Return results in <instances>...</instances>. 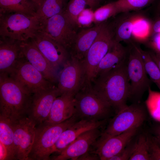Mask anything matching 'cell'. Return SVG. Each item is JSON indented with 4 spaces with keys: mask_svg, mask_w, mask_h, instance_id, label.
<instances>
[{
    "mask_svg": "<svg viewBox=\"0 0 160 160\" xmlns=\"http://www.w3.org/2000/svg\"><path fill=\"white\" fill-rule=\"evenodd\" d=\"M21 41L0 38V75H8L17 62L23 56Z\"/></svg>",
    "mask_w": 160,
    "mask_h": 160,
    "instance_id": "cell-19",
    "label": "cell"
},
{
    "mask_svg": "<svg viewBox=\"0 0 160 160\" xmlns=\"http://www.w3.org/2000/svg\"><path fill=\"white\" fill-rule=\"evenodd\" d=\"M0 143L7 149L12 159L15 160L14 130L12 122L0 116Z\"/></svg>",
    "mask_w": 160,
    "mask_h": 160,
    "instance_id": "cell-26",
    "label": "cell"
},
{
    "mask_svg": "<svg viewBox=\"0 0 160 160\" xmlns=\"http://www.w3.org/2000/svg\"><path fill=\"white\" fill-rule=\"evenodd\" d=\"M125 15L117 17L111 23L114 34V40L118 42L124 41L129 44L133 41L132 39L133 26L137 16Z\"/></svg>",
    "mask_w": 160,
    "mask_h": 160,
    "instance_id": "cell-23",
    "label": "cell"
},
{
    "mask_svg": "<svg viewBox=\"0 0 160 160\" xmlns=\"http://www.w3.org/2000/svg\"><path fill=\"white\" fill-rule=\"evenodd\" d=\"M106 120H78L61 133L51 151L50 156L53 154L55 155L60 153L84 132L92 129L101 127Z\"/></svg>",
    "mask_w": 160,
    "mask_h": 160,
    "instance_id": "cell-18",
    "label": "cell"
},
{
    "mask_svg": "<svg viewBox=\"0 0 160 160\" xmlns=\"http://www.w3.org/2000/svg\"><path fill=\"white\" fill-rule=\"evenodd\" d=\"M152 34L160 33V16L152 24Z\"/></svg>",
    "mask_w": 160,
    "mask_h": 160,
    "instance_id": "cell-41",
    "label": "cell"
},
{
    "mask_svg": "<svg viewBox=\"0 0 160 160\" xmlns=\"http://www.w3.org/2000/svg\"><path fill=\"white\" fill-rule=\"evenodd\" d=\"M128 50V47L124 46L120 42L114 40L97 67L94 79L125 63L127 59Z\"/></svg>",
    "mask_w": 160,
    "mask_h": 160,
    "instance_id": "cell-20",
    "label": "cell"
},
{
    "mask_svg": "<svg viewBox=\"0 0 160 160\" xmlns=\"http://www.w3.org/2000/svg\"><path fill=\"white\" fill-rule=\"evenodd\" d=\"M21 47L24 56L31 65L47 80L53 84L57 82V70L49 62L31 39L22 41Z\"/></svg>",
    "mask_w": 160,
    "mask_h": 160,
    "instance_id": "cell-17",
    "label": "cell"
},
{
    "mask_svg": "<svg viewBox=\"0 0 160 160\" xmlns=\"http://www.w3.org/2000/svg\"><path fill=\"white\" fill-rule=\"evenodd\" d=\"M146 134L149 160H160V147L150 132Z\"/></svg>",
    "mask_w": 160,
    "mask_h": 160,
    "instance_id": "cell-35",
    "label": "cell"
},
{
    "mask_svg": "<svg viewBox=\"0 0 160 160\" xmlns=\"http://www.w3.org/2000/svg\"><path fill=\"white\" fill-rule=\"evenodd\" d=\"M128 47L127 68L130 85L129 99L133 100L134 103L140 102L143 94L150 87V81L136 44L133 42Z\"/></svg>",
    "mask_w": 160,
    "mask_h": 160,
    "instance_id": "cell-8",
    "label": "cell"
},
{
    "mask_svg": "<svg viewBox=\"0 0 160 160\" xmlns=\"http://www.w3.org/2000/svg\"><path fill=\"white\" fill-rule=\"evenodd\" d=\"M60 95L57 86L55 85L32 95L27 116L36 126L46 121L54 100Z\"/></svg>",
    "mask_w": 160,
    "mask_h": 160,
    "instance_id": "cell-14",
    "label": "cell"
},
{
    "mask_svg": "<svg viewBox=\"0 0 160 160\" xmlns=\"http://www.w3.org/2000/svg\"><path fill=\"white\" fill-rule=\"evenodd\" d=\"M74 114L59 124L43 123L36 126L34 141L28 160H50V152L63 132L79 120Z\"/></svg>",
    "mask_w": 160,
    "mask_h": 160,
    "instance_id": "cell-5",
    "label": "cell"
},
{
    "mask_svg": "<svg viewBox=\"0 0 160 160\" xmlns=\"http://www.w3.org/2000/svg\"><path fill=\"white\" fill-rule=\"evenodd\" d=\"M105 22L95 24L89 28H83L77 33L69 51L70 57L81 60L95 41Z\"/></svg>",
    "mask_w": 160,
    "mask_h": 160,
    "instance_id": "cell-22",
    "label": "cell"
},
{
    "mask_svg": "<svg viewBox=\"0 0 160 160\" xmlns=\"http://www.w3.org/2000/svg\"><path fill=\"white\" fill-rule=\"evenodd\" d=\"M36 11L29 0H0V14L20 13L35 15Z\"/></svg>",
    "mask_w": 160,
    "mask_h": 160,
    "instance_id": "cell-24",
    "label": "cell"
},
{
    "mask_svg": "<svg viewBox=\"0 0 160 160\" xmlns=\"http://www.w3.org/2000/svg\"><path fill=\"white\" fill-rule=\"evenodd\" d=\"M147 29L152 30V24L149 23L148 20L144 18H138L137 17L134 23L133 31L132 38L134 36L138 37L137 39L139 42H141V37L143 36L144 42L145 43V40L143 36L144 34H146L144 32L148 31L152 32L151 31L147 30Z\"/></svg>",
    "mask_w": 160,
    "mask_h": 160,
    "instance_id": "cell-33",
    "label": "cell"
},
{
    "mask_svg": "<svg viewBox=\"0 0 160 160\" xmlns=\"http://www.w3.org/2000/svg\"><path fill=\"white\" fill-rule=\"evenodd\" d=\"M58 75V89L61 95H75L84 86L85 74L81 61L70 57L63 66Z\"/></svg>",
    "mask_w": 160,
    "mask_h": 160,
    "instance_id": "cell-10",
    "label": "cell"
},
{
    "mask_svg": "<svg viewBox=\"0 0 160 160\" xmlns=\"http://www.w3.org/2000/svg\"><path fill=\"white\" fill-rule=\"evenodd\" d=\"M68 0H45L36 14L42 25L50 17L64 12Z\"/></svg>",
    "mask_w": 160,
    "mask_h": 160,
    "instance_id": "cell-25",
    "label": "cell"
},
{
    "mask_svg": "<svg viewBox=\"0 0 160 160\" xmlns=\"http://www.w3.org/2000/svg\"><path fill=\"white\" fill-rule=\"evenodd\" d=\"M74 95L64 93L57 97L53 103L48 119L43 123L57 124L72 117L75 113Z\"/></svg>",
    "mask_w": 160,
    "mask_h": 160,
    "instance_id": "cell-21",
    "label": "cell"
},
{
    "mask_svg": "<svg viewBox=\"0 0 160 160\" xmlns=\"http://www.w3.org/2000/svg\"><path fill=\"white\" fill-rule=\"evenodd\" d=\"M118 14L114 1L97 8L94 12V23L95 24L106 22L111 17Z\"/></svg>",
    "mask_w": 160,
    "mask_h": 160,
    "instance_id": "cell-32",
    "label": "cell"
},
{
    "mask_svg": "<svg viewBox=\"0 0 160 160\" xmlns=\"http://www.w3.org/2000/svg\"><path fill=\"white\" fill-rule=\"evenodd\" d=\"M94 12L91 8H85L79 14L77 19V26L83 28L92 26L94 23Z\"/></svg>",
    "mask_w": 160,
    "mask_h": 160,
    "instance_id": "cell-34",
    "label": "cell"
},
{
    "mask_svg": "<svg viewBox=\"0 0 160 160\" xmlns=\"http://www.w3.org/2000/svg\"><path fill=\"white\" fill-rule=\"evenodd\" d=\"M31 95L7 75H0V116L15 122L26 116Z\"/></svg>",
    "mask_w": 160,
    "mask_h": 160,
    "instance_id": "cell-2",
    "label": "cell"
},
{
    "mask_svg": "<svg viewBox=\"0 0 160 160\" xmlns=\"http://www.w3.org/2000/svg\"><path fill=\"white\" fill-rule=\"evenodd\" d=\"M114 40L111 23L106 22L84 58L81 60L85 74L84 85L92 86L96 69Z\"/></svg>",
    "mask_w": 160,
    "mask_h": 160,
    "instance_id": "cell-7",
    "label": "cell"
},
{
    "mask_svg": "<svg viewBox=\"0 0 160 160\" xmlns=\"http://www.w3.org/2000/svg\"><path fill=\"white\" fill-rule=\"evenodd\" d=\"M148 96L145 103L148 111L154 120L160 122V92L148 89Z\"/></svg>",
    "mask_w": 160,
    "mask_h": 160,
    "instance_id": "cell-29",
    "label": "cell"
},
{
    "mask_svg": "<svg viewBox=\"0 0 160 160\" xmlns=\"http://www.w3.org/2000/svg\"><path fill=\"white\" fill-rule=\"evenodd\" d=\"M132 140L120 152L111 157L109 160H129L132 153L135 141Z\"/></svg>",
    "mask_w": 160,
    "mask_h": 160,
    "instance_id": "cell-36",
    "label": "cell"
},
{
    "mask_svg": "<svg viewBox=\"0 0 160 160\" xmlns=\"http://www.w3.org/2000/svg\"><path fill=\"white\" fill-rule=\"evenodd\" d=\"M75 114L79 120L100 121L107 120L114 111L98 96L92 86L84 85L74 95Z\"/></svg>",
    "mask_w": 160,
    "mask_h": 160,
    "instance_id": "cell-4",
    "label": "cell"
},
{
    "mask_svg": "<svg viewBox=\"0 0 160 160\" xmlns=\"http://www.w3.org/2000/svg\"><path fill=\"white\" fill-rule=\"evenodd\" d=\"M136 46L142 58L147 74L160 90V69L159 68L148 51L143 50L136 44Z\"/></svg>",
    "mask_w": 160,
    "mask_h": 160,
    "instance_id": "cell-27",
    "label": "cell"
},
{
    "mask_svg": "<svg viewBox=\"0 0 160 160\" xmlns=\"http://www.w3.org/2000/svg\"><path fill=\"white\" fill-rule=\"evenodd\" d=\"M140 102L127 105L111 119L99 137L104 139L134 128H139L146 120L147 111Z\"/></svg>",
    "mask_w": 160,
    "mask_h": 160,
    "instance_id": "cell-6",
    "label": "cell"
},
{
    "mask_svg": "<svg viewBox=\"0 0 160 160\" xmlns=\"http://www.w3.org/2000/svg\"><path fill=\"white\" fill-rule=\"evenodd\" d=\"M145 43L152 50L160 54V33L153 34Z\"/></svg>",
    "mask_w": 160,
    "mask_h": 160,
    "instance_id": "cell-37",
    "label": "cell"
},
{
    "mask_svg": "<svg viewBox=\"0 0 160 160\" xmlns=\"http://www.w3.org/2000/svg\"><path fill=\"white\" fill-rule=\"evenodd\" d=\"M8 76L31 95L55 85L47 80L24 56L17 62Z\"/></svg>",
    "mask_w": 160,
    "mask_h": 160,
    "instance_id": "cell-9",
    "label": "cell"
},
{
    "mask_svg": "<svg viewBox=\"0 0 160 160\" xmlns=\"http://www.w3.org/2000/svg\"><path fill=\"white\" fill-rule=\"evenodd\" d=\"M87 5L86 0H70L68 3L64 13L71 23L76 28L77 27L78 17Z\"/></svg>",
    "mask_w": 160,
    "mask_h": 160,
    "instance_id": "cell-31",
    "label": "cell"
},
{
    "mask_svg": "<svg viewBox=\"0 0 160 160\" xmlns=\"http://www.w3.org/2000/svg\"><path fill=\"white\" fill-rule=\"evenodd\" d=\"M139 129L133 128L104 139L99 138L89 151L97 154L100 160H109L120 152L133 139Z\"/></svg>",
    "mask_w": 160,
    "mask_h": 160,
    "instance_id": "cell-15",
    "label": "cell"
},
{
    "mask_svg": "<svg viewBox=\"0 0 160 160\" xmlns=\"http://www.w3.org/2000/svg\"><path fill=\"white\" fill-rule=\"evenodd\" d=\"M149 132L160 147V122L154 120L151 125Z\"/></svg>",
    "mask_w": 160,
    "mask_h": 160,
    "instance_id": "cell-38",
    "label": "cell"
},
{
    "mask_svg": "<svg viewBox=\"0 0 160 160\" xmlns=\"http://www.w3.org/2000/svg\"><path fill=\"white\" fill-rule=\"evenodd\" d=\"M101 127L87 131L79 136L60 153L50 157V160H77L88 152L100 136Z\"/></svg>",
    "mask_w": 160,
    "mask_h": 160,
    "instance_id": "cell-16",
    "label": "cell"
},
{
    "mask_svg": "<svg viewBox=\"0 0 160 160\" xmlns=\"http://www.w3.org/2000/svg\"><path fill=\"white\" fill-rule=\"evenodd\" d=\"M148 52L160 69V54L157 53L152 50L149 51Z\"/></svg>",
    "mask_w": 160,
    "mask_h": 160,
    "instance_id": "cell-40",
    "label": "cell"
},
{
    "mask_svg": "<svg viewBox=\"0 0 160 160\" xmlns=\"http://www.w3.org/2000/svg\"><path fill=\"white\" fill-rule=\"evenodd\" d=\"M129 160H149L147 134H141L135 141Z\"/></svg>",
    "mask_w": 160,
    "mask_h": 160,
    "instance_id": "cell-28",
    "label": "cell"
},
{
    "mask_svg": "<svg viewBox=\"0 0 160 160\" xmlns=\"http://www.w3.org/2000/svg\"><path fill=\"white\" fill-rule=\"evenodd\" d=\"M36 7L37 10L40 7L45 0H29Z\"/></svg>",
    "mask_w": 160,
    "mask_h": 160,
    "instance_id": "cell-43",
    "label": "cell"
},
{
    "mask_svg": "<svg viewBox=\"0 0 160 160\" xmlns=\"http://www.w3.org/2000/svg\"><path fill=\"white\" fill-rule=\"evenodd\" d=\"M42 28L37 15L20 13L0 14V38L25 41L33 38Z\"/></svg>",
    "mask_w": 160,
    "mask_h": 160,
    "instance_id": "cell-3",
    "label": "cell"
},
{
    "mask_svg": "<svg viewBox=\"0 0 160 160\" xmlns=\"http://www.w3.org/2000/svg\"><path fill=\"white\" fill-rule=\"evenodd\" d=\"M31 40L49 62L57 70L70 57L68 50L42 28Z\"/></svg>",
    "mask_w": 160,
    "mask_h": 160,
    "instance_id": "cell-11",
    "label": "cell"
},
{
    "mask_svg": "<svg viewBox=\"0 0 160 160\" xmlns=\"http://www.w3.org/2000/svg\"><path fill=\"white\" fill-rule=\"evenodd\" d=\"M42 28L69 52L77 32L76 28L71 23L64 12L47 19Z\"/></svg>",
    "mask_w": 160,
    "mask_h": 160,
    "instance_id": "cell-13",
    "label": "cell"
},
{
    "mask_svg": "<svg viewBox=\"0 0 160 160\" xmlns=\"http://www.w3.org/2000/svg\"><path fill=\"white\" fill-rule=\"evenodd\" d=\"M98 155L89 151L85 154L79 157L77 160H98Z\"/></svg>",
    "mask_w": 160,
    "mask_h": 160,
    "instance_id": "cell-39",
    "label": "cell"
},
{
    "mask_svg": "<svg viewBox=\"0 0 160 160\" xmlns=\"http://www.w3.org/2000/svg\"><path fill=\"white\" fill-rule=\"evenodd\" d=\"M157 11L158 15H160V1L159 2L157 7Z\"/></svg>",
    "mask_w": 160,
    "mask_h": 160,
    "instance_id": "cell-44",
    "label": "cell"
},
{
    "mask_svg": "<svg viewBox=\"0 0 160 160\" xmlns=\"http://www.w3.org/2000/svg\"><path fill=\"white\" fill-rule=\"evenodd\" d=\"M15 160H28L35 136L36 125L27 116L12 122Z\"/></svg>",
    "mask_w": 160,
    "mask_h": 160,
    "instance_id": "cell-12",
    "label": "cell"
},
{
    "mask_svg": "<svg viewBox=\"0 0 160 160\" xmlns=\"http://www.w3.org/2000/svg\"><path fill=\"white\" fill-rule=\"evenodd\" d=\"M155 0H117L114 1L118 14L137 11L148 6Z\"/></svg>",
    "mask_w": 160,
    "mask_h": 160,
    "instance_id": "cell-30",
    "label": "cell"
},
{
    "mask_svg": "<svg viewBox=\"0 0 160 160\" xmlns=\"http://www.w3.org/2000/svg\"><path fill=\"white\" fill-rule=\"evenodd\" d=\"M127 61L96 78L92 84L94 92L111 107L115 114L127 105L129 97Z\"/></svg>",
    "mask_w": 160,
    "mask_h": 160,
    "instance_id": "cell-1",
    "label": "cell"
},
{
    "mask_svg": "<svg viewBox=\"0 0 160 160\" xmlns=\"http://www.w3.org/2000/svg\"><path fill=\"white\" fill-rule=\"evenodd\" d=\"M86 1L87 5L93 9L98 7L100 5L101 0H86Z\"/></svg>",
    "mask_w": 160,
    "mask_h": 160,
    "instance_id": "cell-42",
    "label": "cell"
}]
</instances>
